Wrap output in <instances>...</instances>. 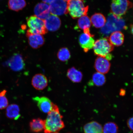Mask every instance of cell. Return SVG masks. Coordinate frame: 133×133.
Listing matches in <instances>:
<instances>
[{"label":"cell","mask_w":133,"mask_h":133,"mask_svg":"<svg viewBox=\"0 0 133 133\" xmlns=\"http://www.w3.org/2000/svg\"><path fill=\"white\" fill-rule=\"evenodd\" d=\"M63 116L60 113L59 108L54 103L52 109L48 113L45 121V133H59L64 128V124L62 120Z\"/></svg>","instance_id":"obj_1"},{"label":"cell","mask_w":133,"mask_h":133,"mask_svg":"<svg viewBox=\"0 0 133 133\" xmlns=\"http://www.w3.org/2000/svg\"><path fill=\"white\" fill-rule=\"evenodd\" d=\"M125 22L122 17L115 15L111 13L108 15L104 26L101 28V32L108 36L116 31H120L127 29Z\"/></svg>","instance_id":"obj_2"},{"label":"cell","mask_w":133,"mask_h":133,"mask_svg":"<svg viewBox=\"0 0 133 133\" xmlns=\"http://www.w3.org/2000/svg\"><path fill=\"white\" fill-rule=\"evenodd\" d=\"M93 49L96 55L105 58L109 60L112 57L110 53L114 50V46L108 38L104 37L98 39L95 42Z\"/></svg>","instance_id":"obj_3"},{"label":"cell","mask_w":133,"mask_h":133,"mask_svg":"<svg viewBox=\"0 0 133 133\" xmlns=\"http://www.w3.org/2000/svg\"><path fill=\"white\" fill-rule=\"evenodd\" d=\"M67 3L68 12L73 19L87 15L89 7L85 6L84 0H70Z\"/></svg>","instance_id":"obj_4"},{"label":"cell","mask_w":133,"mask_h":133,"mask_svg":"<svg viewBox=\"0 0 133 133\" xmlns=\"http://www.w3.org/2000/svg\"><path fill=\"white\" fill-rule=\"evenodd\" d=\"M29 29L27 32L31 34L41 35L46 34L48 31L46 29L44 20L39 19L36 16H31L27 19Z\"/></svg>","instance_id":"obj_5"},{"label":"cell","mask_w":133,"mask_h":133,"mask_svg":"<svg viewBox=\"0 0 133 133\" xmlns=\"http://www.w3.org/2000/svg\"><path fill=\"white\" fill-rule=\"evenodd\" d=\"M132 6V3L129 0H112L111 13L116 16L121 17Z\"/></svg>","instance_id":"obj_6"},{"label":"cell","mask_w":133,"mask_h":133,"mask_svg":"<svg viewBox=\"0 0 133 133\" xmlns=\"http://www.w3.org/2000/svg\"><path fill=\"white\" fill-rule=\"evenodd\" d=\"M94 35L91 34L89 29L84 30V33L79 37V43L84 52H87L92 49L94 44Z\"/></svg>","instance_id":"obj_7"},{"label":"cell","mask_w":133,"mask_h":133,"mask_svg":"<svg viewBox=\"0 0 133 133\" xmlns=\"http://www.w3.org/2000/svg\"><path fill=\"white\" fill-rule=\"evenodd\" d=\"M51 14L58 16L67 14V3L64 0H54L49 4Z\"/></svg>","instance_id":"obj_8"},{"label":"cell","mask_w":133,"mask_h":133,"mask_svg":"<svg viewBox=\"0 0 133 133\" xmlns=\"http://www.w3.org/2000/svg\"><path fill=\"white\" fill-rule=\"evenodd\" d=\"M111 66L109 60L105 58L98 56L95 61V69L97 72L103 74H107L109 72Z\"/></svg>","instance_id":"obj_9"},{"label":"cell","mask_w":133,"mask_h":133,"mask_svg":"<svg viewBox=\"0 0 133 133\" xmlns=\"http://www.w3.org/2000/svg\"><path fill=\"white\" fill-rule=\"evenodd\" d=\"M33 99L37 103L40 110L43 112L48 114L52 109L54 103L48 98L45 96H36L33 98Z\"/></svg>","instance_id":"obj_10"},{"label":"cell","mask_w":133,"mask_h":133,"mask_svg":"<svg viewBox=\"0 0 133 133\" xmlns=\"http://www.w3.org/2000/svg\"><path fill=\"white\" fill-rule=\"evenodd\" d=\"M35 16L41 19L44 20L50 15L49 6L45 3H38L34 9Z\"/></svg>","instance_id":"obj_11"},{"label":"cell","mask_w":133,"mask_h":133,"mask_svg":"<svg viewBox=\"0 0 133 133\" xmlns=\"http://www.w3.org/2000/svg\"><path fill=\"white\" fill-rule=\"evenodd\" d=\"M31 84L33 87L37 90H43L48 85V80L44 75L41 74H36L32 78Z\"/></svg>","instance_id":"obj_12"},{"label":"cell","mask_w":133,"mask_h":133,"mask_svg":"<svg viewBox=\"0 0 133 133\" xmlns=\"http://www.w3.org/2000/svg\"><path fill=\"white\" fill-rule=\"evenodd\" d=\"M45 24L46 30L51 31L57 30L60 27L61 21L57 16L51 14L44 20Z\"/></svg>","instance_id":"obj_13"},{"label":"cell","mask_w":133,"mask_h":133,"mask_svg":"<svg viewBox=\"0 0 133 133\" xmlns=\"http://www.w3.org/2000/svg\"><path fill=\"white\" fill-rule=\"evenodd\" d=\"M26 35L30 45L33 49H38L44 44V39L42 35L31 34L27 32Z\"/></svg>","instance_id":"obj_14"},{"label":"cell","mask_w":133,"mask_h":133,"mask_svg":"<svg viewBox=\"0 0 133 133\" xmlns=\"http://www.w3.org/2000/svg\"><path fill=\"white\" fill-rule=\"evenodd\" d=\"M9 65L13 71H19L22 70L25 66L22 56L19 54L14 55L10 60Z\"/></svg>","instance_id":"obj_15"},{"label":"cell","mask_w":133,"mask_h":133,"mask_svg":"<svg viewBox=\"0 0 133 133\" xmlns=\"http://www.w3.org/2000/svg\"><path fill=\"white\" fill-rule=\"evenodd\" d=\"M66 76L70 80L74 83L81 82L83 77L82 72L74 67H71L68 70Z\"/></svg>","instance_id":"obj_16"},{"label":"cell","mask_w":133,"mask_h":133,"mask_svg":"<svg viewBox=\"0 0 133 133\" xmlns=\"http://www.w3.org/2000/svg\"><path fill=\"white\" fill-rule=\"evenodd\" d=\"M90 20L91 24L96 28L103 27L107 21L105 17L101 13H96L93 15Z\"/></svg>","instance_id":"obj_17"},{"label":"cell","mask_w":133,"mask_h":133,"mask_svg":"<svg viewBox=\"0 0 133 133\" xmlns=\"http://www.w3.org/2000/svg\"><path fill=\"white\" fill-rule=\"evenodd\" d=\"M108 39L112 45L119 46L123 44L124 36L121 31H116L111 33Z\"/></svg>","instance_id":"obj_18"},{"label":"cell","mask_w":133,"mask_h":133,"mask_svg":"<svg viewBox=\"0 0 133 133\" xmlns=\"http://www.w3.org/2000/svg\"><path fill=\"white\" fill-rule=\"evenodd\" d=\"M6 115L9 119H17L20 116L19 106L15 104L8 105L6 108Z\"/></svg>","instance_id":"obj_19"},{"label":"cell","mask_w":133,"mask_h":133,"mask_svg":"<svg viewBox=\"0 0 133 133\" xmlns=\"http://www.w3.org/2000/svg\"><path fill=\"white\" fill-rule=\"evenodd\" d=\"M45 121L40 118L33 119L30 123V127L32 132L35 133L41 132L44 129Z\"/></svg>","instance_id":"obj_20"},{"label":"cell","mask_w":133,"mask_h":133,"mask_svg":"<svg viewBox=\"0 0 133 133\" xmlns=\"http://www.w3.org/2000/svg\"><path fill=\"white\" fill-rule=\"evenodd\" d=\"M84 129V133H103L102 126L96 121H92L86 124Z\"/></svg>","instance_id":"obj_21"},{"label":"cell","mask_w":133,"mask_h":133,"mask_svg":"<svg viewBox=\"0 0 133 133\" xmlns=\"http://www.w3.org/2000/svg\"><path fill=\"white\" fill-rule=\"evenodd\" d=\"M26 5L25 0H9L8 7L10 9L15 11L22 10Z\"/></svg>","instance_id":"obj_22"},{"label":"cell","mask_w":133,"mask_h":133,"mask_svg":"<svg viewBox=\"0 0 133 133\" xmlns=\"http://www.w3.org/2000/svg\"><path fill=\"white\" fill-rule=\"evenodd\" d=\"M91 81L94 85L99 87L105 84L106 79L104 74L96 72L93 74Z\"/></svg>","instance_id":"obj_23"},{"label":"cell","mask_w":133,"mask_h":133,"mask_svg":"<svg viewBox=\"0 0 133 133\" xmlns=\"http://www.w3.org/2000/svg\"><path fill=\"white\" fill-rule=\"evenodd\" d=\"M91 25L90 19L87 15L81 16L78 21V25L79 28L83 30L89 29Z\"/></svg>","instance_id":"obj_24"},{"label":"cell","mask_w":133,"mask_h":133,"mask_svg":"<svg viewBox=\"0 0 133 133\" xmlns=\"http://www.w3.org/2000/svg\"><path fill=\"white\" fill-rule=\"evenodd\" d=\"M70 51L67 48L63 47L60 49L57 54V58L62 62H66L71 57Z\"/></svg>","instance_id":"obj_25"},{"label":"cell","mask_w":133,"mask_h":133,"mask_svg":"<svg viewBox=\"0 0 133 133\" xmlns=\"http://www.w3.org/2000/svg\"><path fill=\"white\" fill-rule=\"evenodd\" d=\"M118 128L115 123L110 122L106 123L104 126L103 133H118Z\"/></svg>","instance_id":"obj_26"},{"label":"cell","mask_w":133,"mask_h":133,"mask_svg":"<svg viewBox=\"0 0 133 133\" xmlns=\"http://www.w3.org/2000/svg\"><path fill=\"white\" fill-rule=\"evenodd\" d=\"M6 91L4 90L0 92V109L6 108L8 105V101L5 96Z\"/></svg>","instance_id":"obj_27"},{"label":"cell","mask_w":133,"mask_h":133,"mask_svg":"<svg viewBox=\"0 0 133 133\" xmlns=\"http://www.w3.org/2000/svg\"><path fill=\"white\" fill-rule=\"evenodd\" d=\"M128 126L131 130L133 131V117H131L127 121Z\"/></svg>","instance_id":"obj_28"},{"label":"cell","mask_w":133,"mask_h":133,"mask_svg":"<svg viewBox=\"0 0 133 133\" xmlns=\"http://www.w3.org/2000/svg\"><path fill=\"white\" fill-rule=\"evenodd\" d=\"M43 2L46 4H50L54 0H42Z\"/></svg>","instance_id":"obj_29"},{"label":"cell","mask_w":133,"mask_h":133,"mask_svg":"<svg viewBox=\"0 0 133 133\" xmlns=\"http://www.w3.org/2000/svg\"><path fill=\"white\" fill-rule=\"evenodd\" d=\"M131 31V33L133 35V24L131 25L130 26Z\"/></svg>","instance_id":"obj_30"},{"label":"cell","mask_w":133,"mask_h":133,"mask_svg":"<svg viewBox=\"0 0 133 133\" xmlns=\"http://www.w3.org/2000/svg\"><path fill=\"white\" fill-rule=\"evenodd\" d=\"M64 1L66 2H68L70 1V0H64Z\"/></svg>","instance_id":"obj_31"}]
</instances>
